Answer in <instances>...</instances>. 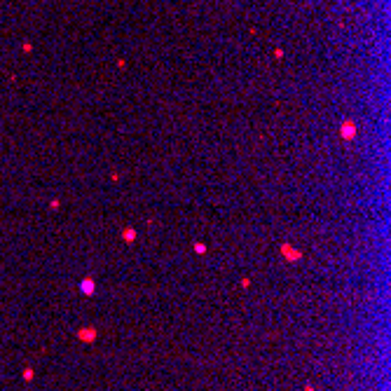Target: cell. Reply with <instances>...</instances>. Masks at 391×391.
Here are the masks:
<instances>
[{"instance_id":"7a4b0ae2","label":"cell","mask_w":391,"mask_h":391,"mask_svg":"<svg viewBox=\"0 0 391 391\" xmlns=\"http://www.w3.org/2000/svg\"><path fill=\"white\" fill-rule=\"evenodd\" d=\"M80 337H82V340H92L94 333H92V330H84V333H80Z\"/></svg>"},{"instance_id":"6da1fadb","label":"cell","mask_w":391,"mask_h":391,"mask_svg":"<svg viewBox=\"0 0 391 391\" xmlns=\"http://www.w3.org/2000/svg\"><path fill=\"white\" fill-rule=\"evenodd\" d=\"M82 288H84V293H92V288H94V283H92V281H84V283H82Z\"/></svg>"}]
</instances>
